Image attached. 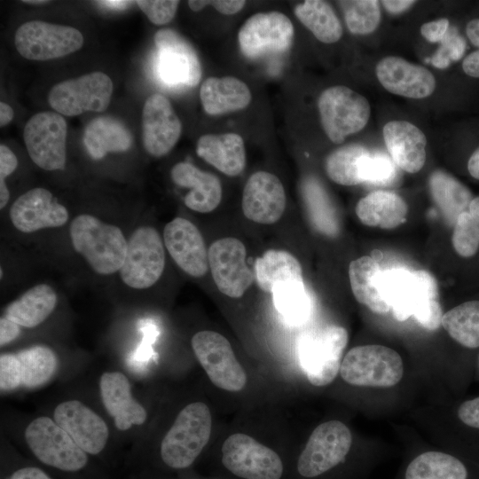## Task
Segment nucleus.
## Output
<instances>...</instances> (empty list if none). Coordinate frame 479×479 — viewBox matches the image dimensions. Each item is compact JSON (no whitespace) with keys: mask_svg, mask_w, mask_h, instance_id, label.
Instances as JSON below:
<instances>
[{"mask_svg":"<svg viewBox=\"0 0 479 479\" xmlns=\"http://www.w3.org/2000/svg\"><path fill=\"white\" fill-rule=\"evenodd\" d=\"M83 43L82 33L75 27L32 20L15 33L18 52L31 60H49L78 51Z\"/></svg>","mask_w":479,"mask_h":479,"instance_id":"9b49d317","label":"nucleus"},{"mask_svg":"<svg viewBox=\"0 0 479 479\" xmlns=\"http://www.w3.org/2000/svg\"><path fill=\"white\" fill-rule=\"evenodd\" d=\"M452 242L463 257L474 255L479 248V196L472 200L467 211L454 224Z\"/></svg>","mask_w":479,"mask_h":479,"instance_id":"79ce46f5","label":"nucleus"},{"mask_svg":"<svg viewBox=\"0 0 479 479\" xmlns=\"http://www.w3.org/2000/svg\"><path fill=\"white\" fill-rule=\"evenodd\" d=\"M450 27L447 19H439L425 23L420 27L422 36L431 43L441 42Z\"/></svg>","mask_w":479,"mask_h":479,"instance_id":"3c124183","label":"nucleus"},{"mask_svg":"<svg viewBox=\"0 0 479 479\" xmlns=\"http://www.w3.org/2000/svg\"><path fill=\"white\" fill-rule=\"evenodd\" d=\"M375 73L380 83L398 96L420 99L430 96L436 89V79L428 69L399 57L381 59Z\"/></svg>","mask_w":479,"mask_h":479,"instance_id":"5701e85b","label":"nucleus"},{"mask_svg":"<svg viewBox=\"0 0 479 479\" xmlns=\"http://www.w3.org/2000/svg\"><path fill=\"white\" fill-rule=\"evenodd\" d=\"M4 479H53L45 470L35 466H21L11 470Z\"/></svg>","mask_w":479,"mask_h":479,"instance_id":"864d4df0","label":"nucleus"},{"mask_svg":"<svg viewBox=\"0 0 479 479\" xmlns=\"http://www.w3.org/2000/svg\"><path fill=\"white\" fill-rule=\"evenodd\" d=\"M164 267L165 252L159 232L150 226L135 230L120 269L122 281L132 288H148L158 281Z\"/></svg>","mask_w":479,"mask_h":479,"instance_id":"9d476101","label":"nucleus"},{"mask_svg":"<svg viewBox=\"0 0 479 479\" xmlns=\"http://www.w3.org/2000/svg\"><path fill=\"white\" fill-rule=\"evenodd\" d=\"M10 218L16 229L28 233L64 225L68 212L51 192L38 187L23 193L13 202Z\"/></svg>","mask_w":479,"mask_h":479,"instance_id":"4be33fe9","label":"nucleus"},{"mask_svg":"<svg viewBox=\"0 0 479 479\" xmlns=\"http://www.w3.org/2000/svg\"><path fill=\"white\" fill-rule=\"evenodd\" d=\"M348 343L347 330L329 326L306 334L301 341L299 357L309 381L317 387L331 383L341 367Z\"/></svg>","mask_w":479,"mask_h":479,"instance_id":"1a4fd4ad","label":"nucleus"},{"mask_svg":"<svg viewBox=\"0 0 479 479\" xmlns=\"http://www.w3.org/2000/svg\"><path fill=\"white\" fill-rule=\"evenodd\" d=\"M164 245L175 263L194 278L204 276L208 269V250L199 229L184 217H176L163 231Z\"/></svg>","mask_w":479,"mask_h":479,"instance_id":"412c9836","label":"nucleus"},{"mask_svg":"<svg viewBox=\"0 0 479 479\" xmlns=\"http://www.w3.org/2000/svg\"><path fill=\"white\" fill-rule=\"evenodd\" d=\"M113 82L101 72H93L54 85L48 102L58 113L75 116L84 112H103L110 104Z\"/></svg>","mask_w":479,"mask_h":479,"instance_id":"f8f14e48","label":"nucleus"},{"mask_svg":"<svg viewBox=\"0 0 479 479\" xmlns=\"http://www.w3.org/2000/svg\"><path fill=\"white\" fill-rule=\"evenodd\" d=\"M467 169L473 177L479 180V147L470 156Z\"/></svg>","mask_w":479,"mask_h":479,"instance_id":"bf43d9fd","label":"nucleus"},{"mask_svg":"<svg viewBox=\"0 0 479 479\" xmlns=\"http://www.w3.org/2000/svg\"><path fill=\"white\" fill-rule=\"evenodd\" d=\"M294 14L313 35L325 43H334L342 35V27L332 6L321 0H306L294 7Z\"/></svg>","mask_w":479,"mask_h":479,"instance_id":"c9c22d12","label":"nucleus"},{"mask_svg":"<svg viewBox=\"0 0 479 479\" xmlns=\"http://www.w3.org/2000/svg\"><path fill=\"white\" fill-rule=\"evenodd\" d=\"M294 32L292 21L284 13L258 12L240 28V50L249 59L284 53L292 44Z\"/></svg>","mask_w":479,"mask_h":479,"instance_id":"4468645a","label":"nucleus"},{"mask_svg":"<svg viewBox=\"0 0 479 479\" xmlns=\"http://www.w3.org/2000/svg\"><path fill=\"white\" fill-rule=\"evenodd\" d=\"M458 415L466 425L479 428V397L461 404Z\"/></svg>","mask_w":479,"mask_h":479,"instance_id":"603ef678","label":"nucleus"},{"mask_svg":"<svg viewBox=\"0 0 479 479\" xmlns=\"http://www.w3.org/2000/svg\"><path fill=\"white\" fill-rule=\"evenodd\" d=\"M192 479H201V478H192Z\"/></svg>","mask_w":479,"mask_h":479,"instance_id":"0e129e2a","label":"nucleus"},{"mask_svg":"<svg viewBox=\"0 0 479 479\" xmlns=\"http://www.w3.org/2000/svg\"><path fill=\"white\" fill-rule=\"evenodd\" d=\"M302 193L314 227L322 234L335 237L340 232L338 215L324 188L314 178L303 182Z\"/></svg>","mask_w":479,"mask_h":479,"instance_id":"4c0bfd02","label":"nucleus"},{"mask_svg":"<svg viewBox=\"0 0 479 479\" xmlns=\"http://www.w3.org/2000/svg\"><path fill=\"white\" fill-rule=\"evenodd\" d=\"M149 20L155 25L169 23L177 12L179 1L174 0H139L136 2Z\"/></svg>","mask_w":479,"mask_h":479,"instance_id":"49530a36","label":"nucleus"},{"mask_svg":"<svg viewBox=\"0 0 479 479\" xmlns=\"http://www.w3.org/2000/svg\"><path fill=\"white\" fill-rule=\"evenodd\" d=\"M255 277L259 287L271 294L279 284L303 279L298 259L281 249H269L256 258Z\"/></svg>","mask_w":479,"mask_h":479,"instance_id":"72a5a7b5","label":"nucleus"},{"mask_svg":"<svg viewBox=\"0 0 479 479\" xmlns=\"http://www.w3.org/2000/svg\"><path fill=\"white\" fill-rule=\"evenodd\" d=\"M246 4L244 0H190L188 5L193 12H199L208 5L214 7L218 12L232 15L239 12Z\"/></svg>","mask_w":479,"mask_h":479,"instance_id":"8fccbe9b","label":"nucleus"},{"mask_svg":"<svg viewBox=\"0 0 479 479\" xmlns=\"http://www.w3.org/2000/svg\"><path fill=\"white\" fill-rule=\"evenodd\" d=\"M191 343L195 357L213 384L232 392L245 387L247 374L224 336L214 331H200L192 336Z\"/></svg>","mask_w":479,"mask_h":479,"instance_id":"ddd939ff","label":"nucleus"},{"mask_svg":"<svg viewBox=\"0 0 479 479\" xmlns=\"http://www.w3.org/2000/svg\"><path fill=\"white\" fill-rule=\"evenodd\" d=\"M158 50L157 70L163 82L172 87H194L202 69L192 45L177 31L164 28L153 37Z\"/></svg>","mask_w":479,"mask_h":479,"instance_id":"dca6fc26","label":"nucleus"},{"mask_svg":"<svg viewBox=\"0 0 479 479\" xmlns=\"http://www.w3.org/2000/svg\"><path fill=\"white\" fill-rule=\"evenodd\" d=\"M271 294L276 309L290 323L300 324L310 317L311 301L303 279L279 284Z\"/></svg>","mask_w":479,"mask_h":479,"instance_id":"a19ab883","label":"nucleus"},{"mask_svg":"<svg viewBox=\"0 0 479 479\" xmlns=\"http://www.w3.org/2000/svg\"><path fill=\"white\" fill-rule=\"evenodd\" d=\"M318 108L322 128L334 144L363 130L368 122L371 108L367 99L346 86H333L319 96Z\"/></svg>","mask_w":479,"mask_h":479,"instance_id":"0eeeda50","label":"nucleus"},{"mask_svg":"<svg viewBox=\"0 0 479 479\" xmlns=\"http://www.w3.org/2000/svg\"><path fill=\"white\" fill-rule=\"evenodd\" d=\"M142 122L144 147L153 156L169 153L181 136V121L162 94H153L145 100Z\"/></svg>","mask_w":479,"mask_h":479,"instance_id":"6ab92c4d","label":"nucleus"},{"mask_svg":"<svg viewBox=\"0 0 479 479\" xmlns=\"http://www.w3.org/2000/svg\"><path fill=\"white\" fill-rule=\"evenodd\" d=\"M442 326L464 347H479V301L463 302L443 315Z\"/></svg>","mask_w":479,"mask_h":479,"instance_id":"ea45409f","label":"nucleus"},{"mask_svg":"<svg viewBox=\"0 0 479 479\" xmlns=\"http://www.w3.org/2000/svg\"><path fill=\"white\" fill-rule=\"evenodd\" d=\"M464 72L471 77H479V49L469 53L462 62Z\"/></svg>","mask_w":479,"mask_h":479,"instance_id":"6e6d98bb","label":"nucleus"},{"mask_svg":"<svg viewBox=\"0 0 479 479\" xmlns=\"http://www.w3.org/2000/svg\"><path fill=\"white\" fill-rule=\"evenodd\" d=\"M349 278L359 303L377 314L391 310L385 294V271L373 257L365 255L353 260L349 266Z\"/></svg>","mask_w":479,"mask_h":479,"instance_id":"bb28decb","label":"nucleus"},{"mask_svg":"<svg viewBox=\"0 0 479 479\" xmlns=\"http://www.w3.org/2000/svg\"><path fill=\"white\" fill-rule=\"evenodd\" d=\"M221 464L238 479H283L285 466L271 448L243 433L231 435L221 449Z\"/></svg>","mask_w":479,"mask_h":479,"instance_id":"6e6552de","label":"nucleus"},{"mask_svg":"<svg viewBox=\"0 0 479 479\" xmlns=\"http://www.w3.org/2000/svg\"><path fill=\"white\" fill-rule=\"evenodd\" d=\"M67 133V122L59 114L46 111L33 115L23 132L31 160L45 170L63 169Z\"/></svg>","mask_w":479,"mask_h":479,"instance_id":"2eb2a0df","label":"nucleus"},{"mask_svg":"<svg viewBox=\"0 0 479 479\" xmlns=\"http://www.w3.org/2000/svg\"><path fill=\"white\" fill-rule=\"evenodd\" d=\"M13 117L12 108L6 103H0V126L4 127L7 125Z\"/></svg>","mask_w":479,"mask_h":479,"instance_id":"052dcab7","label":"nucleus"},{"mask_svg":"<svg viewBox=\"0 0 479 479\" xmlns=\"http://www.w3.org/2000/svg\"><path fill=\"white\" fill-rule=\"evenodd\" d=\"M100 394L103 404L118 429L127 430L145 421L146 412L133 398L130 381L122 373H104L100 378Z\"/></svg>","mask_w":479,"mask_h":479,"instance_id":"b1692460","label":"nucleus"},{"mask_svg":"<svg viewBox=\"0 0 479 479\" xmlns=\"http://www.w3.org/2000/svg\"><path fill=\"white\" fill-rule=\"evenodd\" d=\"M22 2L29 4H44L49 3V1L45 0H24Z\"/></svg>","mask_w":479,"mask_h":479,"instance_id":"e2e57ef3","label":"nucleus"},{"mask_svg":"<svg viewBox=\"0 0 479 479\" xmlns=\"http://www.w3.org/2000/svg\"><path fill=\"white\" fill-rule=\"evenodd\" d=\"M287 196L279 178L272 173L258 171L247 179L242 193V212L250 221L271 224L286 208Z\"/></svg>","mask_w":479,"mask_h":479,"instance_id":"aec40b11","label":"nucleus"},{"mask_svg":"<svg viewBox=\"0 0 479 479\" xmlns=\"http://www.w3.org/2000/svg\"><path fill=\"white\" fill-rule=\"evenodd\" d=\"M70 238L75 251L97 273L109 275L122 268L128 241L117 226L80 215L71 223Z\"/></svg>","mask_w":479,"mask_h":479,"instance_id":"7ed1b4c3","label":"nucleus"},{"mask_svg":"<svg viewBox=\"0 0 479 479\" xmlns=\"http://www.w3.org/2000/svg\"><path fill=\"white\" fill-rule=\"evenodd\" d=\"M385 294L397 320L404 321L412 316L429 331L442 325L438 285L428 271L403 268L386 271Z\"/></svg>","mask_w":479,"mask_h":479,"instance_id":"f257e3e1","label":"nucleus"},{"mask_svg":"<svg viewBox=\"0 0 479 479\" xmlns=\"http://www.w3.org/2000/svg\"><path fill=\"white\" fill-rule=\"evenodd\" d=\"M21 386L18 358L15 353L0 356V389L11 391Z\"/></svg>","mask_w":479,"mask_h":479,"instance_id":"de8ad7c7","label":"nucleus"},{"mask_svg":"<svg viewBox=\"0 0 479 479\" xmlns=\"http://www.w3.org/2000/svg\"><path fill=\"white\" fill-rule=\"evenodd\" d=\"M54 421L89 455H98L106 447L109 430L104 420L78 400L59 404Z\"/></svg>","mask_w":479,"mask_h":479,"instance_id":"a211bd4d","label":"nucleus"},{"mask_svg":"<svg viewBox=\"0 0 479 479\" xmlns=\"http://www.w3.org/2000/svg\"><path fill=\"white\" fill-rule=\"evenodd\" d=\"M25 441L41 464L61 473L75 475L89 465L88 454L49 417L32 420L25 430Z\"/></svg>","mask_w":479,"mask_h":479,"instance_id":"39448f33","label":"nucleus"},{"mask_svg":"<svg viewBox=\"0 0 479 479\" xmlns=\"http://www.w3.org/2000/svg\"><path fill=\"white\" fill-rule=\"evenodd\" d=\"M355 211L365 225L389 230L405 221L408 206L398 194L377 190L360 199Z\"/></svg>","mask_w":479,"mask_h":479,"instance_id":"c756f323","label":"nucleus"},{"mask_svg":"<svg viewBox=\"0 0 479 479\" xmlns=\"http://www.w3.org/2000/svg\"><path fill=\"white\" fill-rule=\"evenodd\" d=\"M172 181L190 192L185 196V206L199 213H209L221 202L223 190L219 178L202 171L189 162H178L171 169Z\"/></svg>","mask_w":479,"mask_h":479,"instance_id":"a878e982","label":"nucleus"},{"mask_svg":"<svg viewBox=\"0 0 479 479\" xmlns=\"http://www.w3.org/2000/svg\"><path fill=\"white\" fill-rule=\"evenodd\" d=\"M20 326L6 317L0 319V345L4 346L15 340L20 334Z\"/></svg>","mask_w":479,"mask_h":479,"instance_id":"5fc2aeb1","label":"nucleus"},{"mask_svg":"<svg viewBox=\"0 0 479 479\" xmlns=\"http://www.w3.org/2000/svg\"><path fill=\"white\" fill-rule=\"evenodd\" d=\"M97 3L101 4L102 5L107 6L109 8L122 10L127 7L129 4H132L133 2L111 0V1H98Z\"/></svg>","mask_w":479,"mask_h":479,"instance_id":"680f3d73","label":"nucleus"},{"mask_svg":"<svg viewBox=\"0 0 479 479\" xmlns=\"http://www.w3.org/2000/svg\"><path fill=\"white\" fill-rule=\"evenodd\" d=\"M403 479H468V471L466 465L455 456L428 451L407 463Z\"/></svg>","mask_w":479,"mask_h":479,"instance_id":"f704fd0d","label":"nucleus"},{"mask_svg":"<svg viewBox=\"0 0 479 479\" xmlns=\"http://www.w3.org/2000/svg\"><path fill=\"white\" fill-rule=\"evenodd\" d=\"M57 295L46 284L35 286L5 309L4 317L19 326L32 328L43 322L54 310Z\"/></svg>","mask_w":479,"mask_h":479,"instance_id":"2f4dec72","label":"nucleus"},{"mask_svg":"<svg viewBox=\"0 0 479 479\" xmlns=\"http://www.w3.org/2000/svg\"><path fill=\"white\" fill-rule=\"evenodd\" d=\"M415 1L410 0H384L381 2L384 8L392 14H400L408 10Z\"/></svg>","mask_w":479,"mask_h":479,"instance_id":"4d7b16f0","label":"nucleus"},{"mask_svg":"<svg viewBox=\"0 0 479 479\" xmlns=\"http://www.w3.org/2000/svg\"><path fill=\"white\" fill-rule=\"evenodd\" d=\"M196 152L201 159L229 177L240 175L246 166L244 141L236 133L201 136Z\"/></svg>","mask_w":479,"mask_h":479,"instance_id":"cd10ccee","label":"nucleus"},{"mask_svg":"<svg viewBox=\"0 0 479 479\" xmlns=\"http://www.w3.org/2000/svg\"><path fill=\"white\" fill-rule=\"evenodd\" d=\"M19 362L21 386L37 388L54 374L58 359L47 346L36 345L15 353Z\"/></svg>","mask_w":479,"mask_h":479,"instance_id":"58836bf2","label":"nucleus"},{"mask_svg":"<svg viewBox=\"0 0 479 479\" xmlns=\"http://www.w3.org/2000/svg\"><path fill=\"white\" fill-rule=\"evenodd\" d=\"M18 166L15 154L4 145H0V208H3L10 198L9 190L5 185V177L12 174Z\"/></svg>","mask_w":479,"mask_h":479,"instance_id":"09e8293b","label":"nucleus"},{"mask_svg":"<svg viewBox=\"0 0 479 479\" xmlns=\"http://www.w3.org/2000/svg\"><path fill=\"white\" fill-rule=\"evenodd\" d=\"M83 143L89 154L96 160L111 152H125L132 145V136L118 119L99 116L90 121L83 133Z\"/></svg>","mask_w":479,"mask_h":479,"instance_id":"7c9ffc66","label":"nucleus"},{"mask_svg":"<svg viewBox=\"0 0 479 479\" xmlns=\"http://www.w3.org/2000/svg\"><path fill=\"white\" fill-rule=\"evenodd\" d=\"M200 98L207 114L219 115L246 108L252 95L244 82L224 76L206 79L200 87Z\"/></svg>","mask_w":479,"mask_h":479,"instance_id":"c85d7f7f","label":"nucleus"},{"mask_svg":"<svg viewBox=\"0 0 479 479\" xmlns=\"http://www.w3.org/2000/svg\"><path fill=\"white\" fill-rule=\"evenodd\" d=\"M210 410L202 402L185 406L164 436L160 446L161 463L172 470L192 467L209 441Z\"/></svg>","mask_w":479,"mask_h":479,"instance_id":"f03ea898","label":"nucleus"},{"mask_svg":"<svg viewBox=\"0 0 479 479\" xmlns=\"http://www.w3.org/2000/svg\"><path fill=\"white\" fill-rule=\"evenodd\" d=\"M348 29L354 35L373 33L381 21V8L375 0L340 1Z\"/></svg>","mask_w":479,"mask_h":479,"instance_id":"37998d69","label":"nucleus"},{"mask_svg":"<svg viewBox=\"0 0 479 479\" xmlns=\"http://www.w3.org/2000/svg\"><path fill=\"white\" fill-rule=\"evenodd\" d=\"M208 267L217 289L231 298L241 297L254 280L247 248L237 238H222L210 245Z\"/></svg>","mask_w":479,"mask_h":479,"instance_id":"f3484780","label":"nucleus"},{"mask_svg":"<svg viewBox=\"0 0 479 479\" xmlns=\"http://www.w3.org/2000/svg\"><path fill=\"white\" fill-rule=\"evenodd\" d=\"M369 153L360 145H349L336 149L326 160L327 176L342 185L351 186L363 183V168Z\"/></svg>","mask_w":479,"mask_h":479,"instance_id":"e433bc0d","label":"nucleus"},{"mask_svg":"<svg viewBox=\"0 0 479 479\" xmlns=\"http://www.w3.org/2000/svg\"><path fill=\"white\" fill-rule=\"evenodd\" d=\"M466 33L471 43L479 48V19H474L467 23Z\"/></svg>","mask_w":479,"mask_h":479,"instance_id":"13d9d810","label":"nucleus"},{"mask_svg":"<svg viewBox=\"0 0 479 479\" xmlns=\"http://www.w3.org/2000/svg\"><path fill=\"white\" fill-rule=\"evenodd\" d=\"M395 177V163L388 155L380 152L369 153L363 168V183L386 185Z\"/></svg>","mask_w":479,"mask_h":479,"instance_id":"c03bdc74","label":"nucleus"},{"mask_svg":"<svg viewBox=\"0 0 479 479\" xmlns=\"http://www.w3.org/2000/svg\"><path fill=\"white\" fill-rule=\"evenodd\" d=\"M352 444L349 428L339 420L318 425L311 433L295 462L301 479H319L342 466Z\"/></svg>","mask_w":479,"mask_h":479,"instance_id":"20e7f679","label":"nucleus"},{"mask_svg":"<svg viewBox=\"0 0 479 479\" xmlns=\"http://www.w3.org/2000/svg\"><path fill=\"white\" fill-rule=\"evenodd\" d=\"M340 373L347 383L354 386L387 388L399 382L404 365L394 349L382 345H363L347 352Z\"/></svg>","mask_w":479,"mask_h":479,"instance_id":"423d86ee","label":"nucleus"},{"mask_svg":"<svg viewBox=\"0 0 479 479\" xmlns=\"http://www.w3.org/2000/svg\"><path fill=\"white\" fill-rule=\"evenodd\" d=\"M432 199L449 224L467 211L473 198L469 189L443 170L434 171L428 180Z\"/></svg>","mask_w":479,"mask_h":479,"instance_id":"473e14b6","label":"nucleus"},{"mask_svg":"<svg viewBox=\"0 0 479 479\" xmlns=\"http://www.w3.org/2000/svg\"><path fill=\"white\" fill-rule=\"evenodd\" d=\"M440 46L431 58V64L436 68H446L451 62L459 60L466 51V41L459 34L456 27H450L440 42Z\"/></svg>","mask_w":479,"mask_h":479,"instance_id":"a18cd8bd","label":"nucleus"},{"mask_svg":"<svg viewBox=\"0 0 479 479\" xmlns=\"http://www.w3.org/2000/svg\"><path fill=\"white\" fill-rule=\"evenodd\" d=\"M383 138L394 163L408 173L419 172L426 161L424 133L406 121H391L383 127Z\"/></svg>","mask_w":479,"mask_h":479,"instance_id":"393cba45","label":"nucleus"}]
</instances>
